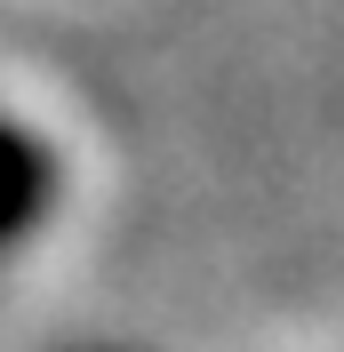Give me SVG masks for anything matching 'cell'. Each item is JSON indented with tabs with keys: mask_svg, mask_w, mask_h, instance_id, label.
<instances>
[{
	"mask_svg": "<svg viewBox=\"0 0 344 352\" xmlns=\"http://www.w3.org/2000/svg\"><path fill=\"white\" fill-rule=\"evenodd\" d=\"M56 208V153L41 136L0 112V248H17L24 232H41Z\"/></svg>",
	"mask_w": 344,
	"mask_h": 352,
	"instance_id": "obj_1",
	"label": "cell"
}]
</instances>
